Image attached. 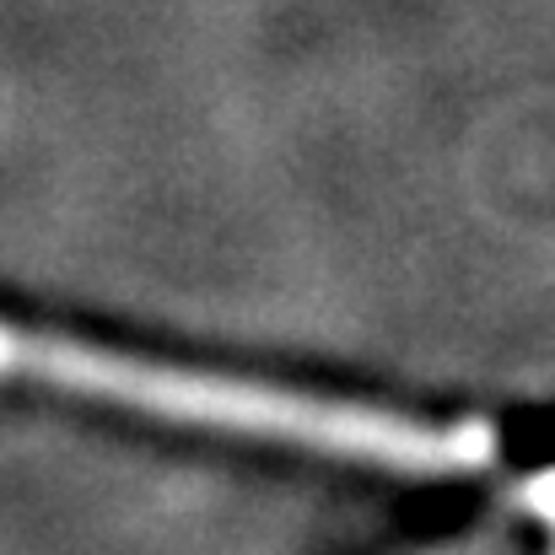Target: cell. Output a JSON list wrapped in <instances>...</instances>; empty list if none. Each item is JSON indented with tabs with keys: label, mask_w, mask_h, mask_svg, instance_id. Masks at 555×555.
Instances as JSON below:
<instances>
[{
	"label": "cell",
	"mask_w": 555,
	"mask_h": 555,
	"mask_svg": "<svg viewBox=\"0 0 555 555\" xmlns=\"http://www.w3.org/2000/svg\"><path fill=\"white\" fill-rule=\"evenodd\" d=\"M0 377H27V383L81 393L92 404H114L146 421L335 453V459L383 464L399 475H469L491 459V437L480 426H437V421L372 410L357 399L216 377V372L108 351L92 340L49 335V330H16L5 319H0Z\"/></svg>",
	"instance_id": "obj_1"
}]
</instances>
